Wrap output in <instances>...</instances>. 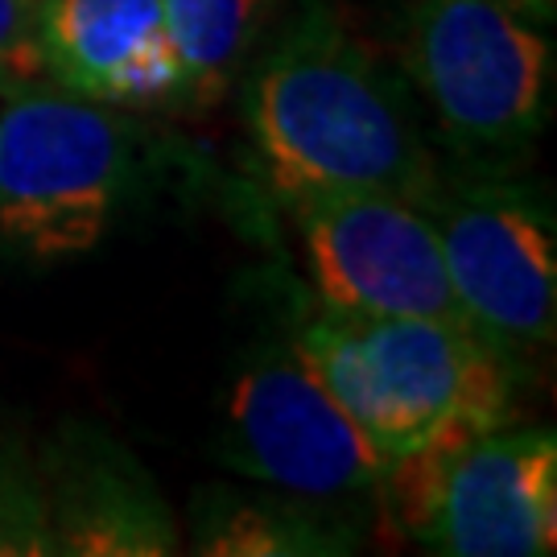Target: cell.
I'll return each mask as SVG.
<instances>
[{"mask_svg": "<svg viewBox=\"0 0 557 557\" xmlns=\"http://www.w3.org/2000/svg\"><path fill=\"white\" fill-rule=\"evenodd\" d=\"M0 557H54L41 467L13 438H0Z\"/></svg>", "mask_w": 557, "mask_h": 557, "instance_id": "cell-13", "label": "cell"}, {"mask_svg": "<svg viewBox=\"0 0 557 557\" xmlns=\"http://www.w3.org/2000/svg\"><path fill=\"white\" fill-rule=\"evenodd\" d=\"M54 557H170L178 524L153 475L116 438L66 425L41 455Z\"/></svg>", "mask_w": 557, "mask_h": 557, "instance_id": "cell-9", "label": "cell"}, {"mask_svg": "<svg viewBox=\"0 0 557 557\" xmlns=\"http://www.w3.org/2000/svg\"><path fill=\"white\" fill-rule=\"evenodd\" d=\"M54 87L38 41V0H0V100Z\"/></svg>", "mask_w": 557, "mask_h": 557, "instance_id": "cell-14", "label": "cell"}, {"mask_svg": "<svg viewBox=\"0 0 557 557\" xmlns=\"http://www.w3.org/2000/svg\"><path fill=\"white\" fill-rule=\"evenodd\" d=\"M220 450L244 479L326 508L363 496L380 499L393 467L338 409L294 343L260 351L236 376Z\"/></svg>", "mask_w": 557, "mask_h": 557, "instance_id": "cell-7", "label": "cell"}, {"mask_svg": "<svg viewBox=\"0 0 557 557\" xmlns=\"http://www.w3.org/2000/svg\"><path fill=\"white\" fill-rule=\"evenodd\" d=\"M335 405L388 462L446 430L512 421V363L455 319L310 310L289 338Z\"/></svg>", "mask_w": 557, "mask_h": 557, "instance_id": "cell-2", "label": "cell"}, {"mask_svg": "<svg viewBox=\"0 0 557 557\" xmlns=\"http://www.w3.org/2000/svg\"><path fill=\"white\" fill-rule=\"evenodd\" d=\"M380 504L421 549L541 557L557 545L554 430H446L384 475Z\"/></svg>", "mask_w": 557, "mask_h": 557, "instance_id": "cell-4", "label": "cell"}, {"mask_svg": "<svg viewBox=\"0 0 557 557\" xmlns=\"http://www.w3.org/2000/svg\"><path fill=\"white\" fill-rule=\"evenodd\" d=\"M512 4H529V9H541V0H512Z\"/></svg>", "mask_w": 557, "mask_h": 557, "instance_id": "cell-15", "label": "cell"}, {"mask_svg": "<svg viewBox=\"0 0 557 557\" xmlns=\"http://www.w3.org/2000/svg\"><path fill=\"white\" fill-rule=\"evenodd\" d=\"M195 549L215 557H326L351 554L356 529L335 520L326 504L298 496L277 499H211L199 508Z\"/></svg>", "mask_w": 557, "mask_h": 557, "instance_id": "cell-11", "label": "cell"}, {"mask_svg": "<svg viewBox=\"0 0 557 557\" xmlns=\"http://www.w3.org/2000/svg\"><path fill=\"white\" fill-rule=\"evenodd\" d=\"M319 306L372 319H455L438 227L421 202L335 190L289 202Z\"/></svg>", "mask_w": 557, "mask_h": 557, "instance_id": "cell-8", "label": "cell"}, {"mask_svg": "<svg viewBox=\"0 0 557 557\" xmlns=\"http://www.w3.org/2000/svg\"><path fill=\"white\" fill-rule=\"evenodd\" d=\"M462 322L517 368L554 343L557 239L549 207L508 182H462L430 199Z\"/></svg>", "mask_w": 557, "mask_h": 557, "instance_id": "cell-6", "label": "cell"}, {"mask_svg": "<svg viewBox=\"0 0 557 557\" xmlns=\"http://www.w3.org/2000/svg\"><path fill=\"white\" fill-rule=\"evenodd\" d=\"M38 41L59 91L103 108H178L161 0H38Z\"/></svg>", "mask_w": 557, "mask_h": 557, "instance_id": "cell-10", "label": "cell"}, {"mask_svg": "<svg viewBox=\"0 0 557 557\" xmlns=\"http://www.w3.org/2000/svg\"><path fill=\"white\" fill-rule=\"evenodd\" d=\"M405 71L446 145L479 170L517 161L549 116L554 50L512 0H418Z\"/></svg>", "mask_w": 557, "mask_h": 557, "instance_id": "cell-5", "label": "cell"}, {"mask_svg": "<svg viewBox=\"0 0 557 557\" xmlns=\"http://www.w3.org/2000/svg\"><path fill=\"white\" fill-rule=\"evenodd\" d=\"M137 174V137L112 108L59 87L0 103V248L34 264L100 248Z\"/></svg>", "mask_w": 557, "mask_h": 557, "instance_id": "cell-3", "label": "cell"}, {"mask_svg": "<svg viewBox=\"0 0 557 557\" xmlns=\"http://www.w3.org/2000/svg\"><path fill=\"white\" fill-rule=\"evenodd\" d=\"M248 128L260 178L285 202L380 190L430 207L446 182L405 87L326 9L306 13L257 66Z\"/></svg>", "mask_w": 557, "mask_h": 557, "instance_id": "cell-1", "label": "cell"}, {"mask_svg": "<svg viewBox=\"0 0 557 557\" xmlns=\"http://www.w3.org/2000/svg\"><path fill=\"white\" fill-rule=\"evenodd\" d=\"M165 34L178 54V108H215L257 46L269 0H161Z\"/></svg>", "mask_w": 557, "mask_h": 557, "instance_id": "cell-12", "label": "cell"}]
</instances>
